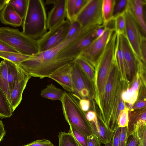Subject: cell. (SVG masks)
Segmentation results:
<instances>
[{"label":"cell","mask_w":146,"mask_h":146,"mask_svg":"<svg viewBox=\"0 0 146 146\" xmlns=\"http://www.w3.org/2000/svg\"><path fill=\"white\" fill-rule=\"evenodd\" d=\"M129 108L126 107L119 113L117 119L118 127L120 128L127 126L129 122Z\"/></svg>","instance_id":"d6a6232c"},{"label":"cell","mask_w":146,"mask_h":146,"mask_svg":"<svg viewBox=\"0 0 146 146\" xmlns=\"http://www.w3.org/2000/svg\"><path fill=\"white\" fill-rule=\"evenodd\" d=\"M69 132L72 133L82 146H87V137L73 125H70Z\"/></svg>","instance_id":"e575fe53"},{"label":"cell","mask_w":146,"mask_h":146,"mask_svg":"<svg viewBox=\"0 0 146 146\" xmlns=\"http://www.w3.org/2000/svg\"><path fill=\"white\" fill-rule=\"evenodd\" d=\"M124 15L125 23V36L135 53L141 60L140 44L141 38L144 35L128 3Z\"/></svg>","instance_id":"30bf717a"},{"label":"cell","mask_w":146,"mask_h":146,"mask_svg":"<svg viewBox=\"0 0 146 146\" xmlns=\"http://www.w3.org/2000/svg\"><path fill=\"white\" fill-rule=\"evenodd\" d=\"M58 0H46V1L45 3L47 5L52 4L54 5Z\"/></svg>","instance_id":"f5cc1de1"},{"label":"cell","mask_w":146,"mask_h":146,"mask_svg":"<svg viewBox=\"0 0 146 146\" xmlns=\"http://www.w3.org/2000/svg\"><path fill=\"white\" fill-rule=\"evenodd\" d=\"M87 0H76L74 6V15L75 18L82 9Z\"/></svg>","instance_id":"f6af8a7d"},{"label":"cell","mask_w":146,"mask_h":146,"mask_svg":"<svg viewBox=\"0 0 146 146\" xmlns=\"http://www.w3.org/2000/svg\"><path fill=\"white\" fill-rule=\"evenodd\" d=\"M72 80L74 90L72 95L79 100L80 92L84 89H87L91 94L92 93V84L79 66L74 62L73 64Z\"/></svg>","instance_id":"4fadbf2b"},{"label":"cell","mask_w":146,"mask_h":146,"mask_svg":"<svg viewBox=\"0 0 146 146\" xmlns=\"http://www.w3.org/2000/svg\"><path fill=\"white\" fill-rule=\"evenodd\" d=\"M86 118L89 122H91L96 127L98 125V119L96 113L94 111H90L85 114Z\"/></svg>","instance_id":"b9f144b4"},{"label":"cell","mask_w":146,"mask_h":146,"mask_svg":"<svg viewBox=\"0 0 146 146\" xmlns=\"http://www.w3.org/2000/svg\"><path fill=\"white\" fill-rule=\"evenodd\" d=\"M79 100L78 103L82 110L84 112L88 111L90 106V102L89 100L85 98L81 99Z\"/></svg>","instance_id":"7dc6e473"},{"label":"cell","mask_w":146,"mask_h":146,"mask_svg":"<svg viewBox=\"0 0 146 146\" xmlns=\"http://www.w3.org/2000/svg\"><path fill=\"white\" fill-rule=\"evenodd\" d=\"M80 68L84 73L93 85L95 77V70L94 67L82 57L79 56L74 62Z\"/></svg>","instance_id":"d4e9b609"},{"label":"cell","mask_w":146,"mask_h":146,"mask_svg":"<svg viewBox=\"0 0 146 146\" xmlns=\"http://www.w3.org/2000/svg\"><path fill=\"white\" fill-rule=\"evenodd\" d=\"M126 146H141L137 131L127 138Z\"/></svg>","instance_id":"ab89813d"},{"label":"cell","mask_w":146,"mask_h":146,"mask_svg":"<svg viewBox=\"0 0 146 146\" xmlns=\"http://www.w3.org/2000/svg\"><path fill=\"white\" fill-rule=\"evenodd\" d=\"M59 146H82L73 134L60 131L58 133Z\"/></svg>","instance_id":"83f0119b"},{"label":"cell","mask_w":146,"mask_h":146,"mask_svg":"<svg viewBox=\"0 0 146 146\" xmlns=\"http://www.w3.org/2000/svg\"><path fill=\"white\" fill-rule=\"evenodd\" d=\"M137 132L141 146H146V125L140 127Z\"/></svg>","instance_id":"74e56055"},{"label":"cell","mask_w":146,"mask_h":146,"mask_svg":"<svg viewBox=\"0 0 146 146\" xmlns=\"http://www.w3.org/2000/svg\"><path fill=\"white\" fill-rule=\"evenodd\" d=\"M31 57L18 53L0 51V58L17 64L29 59Z\"/></svg>","instance_id":"f1b7e54d"},{"label":"cell","mask_w":146,"mask_h":146,"mask_svg":"<svg viewBox=\"0 0 146 146\" xmlns=\"http://www.w3.org/2000/svg\"><path fill=\"white\" fill-rule=\"evenodd\" d=\"M90 125L93 133L98 136L101 144H104L111 141L114 133L107 129L99 119L97 127L91 124Z\"/></svg>","instance_id":"7402d4cb"},{"label":"cell","mask_w":146,"mask_h":146,"mask_svg":"<svg viewBox=\"0 0 146 146\" xmlns=\"http://www.w3.org/2000/svg\"><path fill=\"white\" fill-rule=\"evenodd\" d=\"M0 51L18 53L15 50L9 46L0 41Z\"/></svg>","instance_id":"681fc988"},{"label":"cell","mask_w":146,"mask_h":146,"mask_svg":"<svg viewBox=\"0 0 146 146\" xmlns=\"http://www.w3.org/2000/svg\"><path fill=\"white\" fill-rule=\"evenodd\" d=\"M64 91L50 84L42 90L40 95L42 97L52 100L60 101L63 97Z\"/></svg>","instance_id":"cb8c5ba5"},{"label":"cell","mask_w":146,"mask_h":146,"mask_svg":"<svg viewBox=\"0 0 146 146\" xmlns=\"http://www.w3.org/2000/svg\"><path fill=\"white\" fill-rule=\"evenodd\" d=\"M73 63L65 65L58 68L48 77L60 85L69 92H74L72 80Z\"/></svg>","instance_id":"5bb4252c"},{"label":"cell","mask_w":146,"mask_h":146,"mask_svg":"<svg viewBox=\"0 0 146 146\" xmlns=\"http://www.w3.org/2000/svg\"><path fill=\"white\" fill-rule=\"evenodd\" d=\"M0 21L4 25L17 27L22 25L23 19L9 3L0 12Z\"/></svg>","instance_id":"d6986e66"},{"label":"cell","mask_w":146,"mask_h":146,"mask_svg":"<svg viewBox=\"0 0 146 146\" xmlns=\"http://www.w3.org/2000/svg\"><path fill=\"white\" fill-rule=\"evenodd\" d=\"M87 146H101V143L98 137L95 134L93 133L87 137Z\"/></svg>","instance_id":"7bdbcfd3"},{"label":"cell","mask_w":146,"mask_h":146,"mask_svg":"<svg viewBox=\"0 0 146 146\" xmlns=\"http://www.w3.org/2000/svg\"><path fill=\"white\" fill-rule=\"evenodd\" d=\"M120 127H118L114 131L111 141V146H119V135Z\"/></svg>","instance_id":"c3c4849f"},{"label":"cell","mask_w":146,"mask_h":146,"mask_svg":"<svg viewBox=\"0 0 146 146\" xmlns=\"http://www.w3.org/2000/svg\"><path fill=\"white\" fill-rule=\"evenodd\" d=\"M8 66V61L3 60L0 62V88L4 92L10 102V93L7 80Z\"/></svg>","instance_id":"603a6c76"},{"label":"cell","mask_w":146,"mask_h":146,"mask_svg":"<svg viewBox=\"0 0 146 146\" xmlns=\"http://www.w3.org/2000/svg\"><path fill=\"white\" fill-rule=\"evenodd\" d=\"M128 0H115L114 6L113 16L115 17L125 10Z\"/></svg>","instance_id":"8d00e7d4"},{"label":"cell","mask_w":146,"mask_h":146,"mask_svg":"<svg viewBox=\"0 0 146 146\" xmlns=\"http://www.w3.org/2000/svg\"><path fill=\"white\" fill-rule=\"evenodd\" d=\"M76 0H66V18L70 23L75 20L74 6Z\"/></svg>","instance_id":"d590c367"},{"label":"cell","mask_w":146,"mask_h":146,"mask_svg":"<svg viewBox=\"0 0 146 146\" xmlns=\"http://www.w3.org/2000/svg\"><path fill=\"white\" fill-rule=\"evenodd\" d=\"M63 114L69 125H72L87 137L93 134L89 122L85 114L80 108L78 102L70 93L64 91L60 100Z\"/></svg>","instance_id":"5b68a950"},{"label":"cell","mask_w":146,"mask_h":146,"mask_svg":"<svg viewBox=\"0 0 146 146\" xmlns=\"http://www.w3.org/2000/svg\"><path fill=\"white\" fill-rule=\"evenodd\" d=\"M115 0H102V13L104 25L114 17L113 12Z\"/></svg>","instance_id":"4316f807"},{"label":"cell","mask_w":146,"mask_h":146,"mask_svg":"<svg viewBox=\"0 0 146 146\" xmlns=\"http://www.w3.org/2000/svg\"><path fill=\"white\" fill-rule=\"evenodd\" d=\"M124 11L114 17L115 31L118 35L125 36V23Z\"/></svg>","instance_id":"1f68e13d"},{"label":"cell","mask_w":146,"mask_h":146,"mask_svg":"<svg viewBox=\"0 0 146 146\" xmlns=\"http://www.w3.org/2000/svg\"><path fill=\"white\" fill-rule=\"evenodd\" d=\"M28 0H10L9 3L23 20L26 11Z\"/></svg>","instance_id":"4dcf8cb0"},{"label":"cell","mask_w":146,"mask_h":146,"mask_svg":"<svg viewBox=\"0 0 146 146\" xmlns=\"http://www.w3.org/2000/svg\"><path fill=\"white\" fill-rule=\"evenodd\" d=\"M81 31V28L80 23L76 20H74L70 23L65 40L79 34Z\"/></svg>","instance_id":"836d02e7"},{"label":"cell","mask_w":146,"mask_h":146,"mask_svg":"<svg viewBox=\"0 0 146 146\" xmlns=\"http://www.w3.org/2000/svg\"><path fill=\"white\" fill-rule=\"evenodd\" d=\"M118 35L125 63L127 80L128 82H130L133 80L138 70H144L146 64L135 53L126 37L123 35Z\"/></svg>","instance_id":"7c38bea8"},{"label":"cell","mask_w":146,"mask_h":146,"mask_svg":"<svg viewBox=\"0 0 146 146\" xmlns=\"http://www.w3.org/2000/svg\"><path fill=\"white\" fill-rule=\"evenodd\" d=\"M47 16L42 0H28L26 11L22 24V32L36 40L47 32Z\"/></svg>","instance_id":"3957f363"},{"label":"cell","mask_w":146,"mask_h":146,"mask_svg":"<svg viewBox=\"0 0 146 146\" xmlns=\"http://www.w3.org/2000/svg\"><path fill=\"white\" fill-rule=\"evenodd\" d=\"M115 31L113 29L105 27L103 34L94 39L82 50L79 56L84 59L95 69L99 59Z\"/></svg>","instance_id":"9c48e42d"},{"label":"cell","mask_w":146,"mask_h":146,"mask_svg":"<svg viewBox=\"0 0 146 146\" xmlns=\"http://www.w3.org/2000/svg\"><path fill=\"white\" fill-rule=\"evenodd\" d=\"M117 34L114 32L95 68L94 84L96 101L100 111L105 87L115 59Z\"/></svg>","instance_id":"7a4b0ae2"},{"label":"cell","mask_w":146,"mask_h":146,"mask_svg":"<svg viewBox=\"0 0 146 146\" xmlns=\"http://www.w3.org/2000/svg\"><path fill=\"white\" fill-rule=\"evenodd\" d=\"M103 146H111V142L105 143Z\"/></svg>","instance_id":"db71d44e"},{"label":"cell","mask_w":146,"mask_h":146,"mask_svg":"<svg viewBox=\"0 0 146 146\" xmlns=\"http://www.w3.org/2000/svg\"><path fill=\"white\" fill-rule=\"evenodd\" d=\"M22 146H55L51 141L46 139H38Z\"/></svg>","instance_id":"f35d334b"},{"label":"cell","mask_w":146,"mask_h":146,"mask_svg":"<svg viewBox=\"0 0 146 146\" xmlns=\"http://www.w3.org/2000/svg\"><path fill=\"white\" fill-rule=\"evenodd\" d=\"M140 52L142 61L146 64V39L145 36H143L140 44Z\"/></svg>","instance_id":"60d3db41"},{"label":"cell","mask_w":146,"mask_h":146,"mask_svg":"<svg viewBox=\"0 0 146 146\" xmlns=\"http://www.w3.org/2000/svg\"><path fill=\"white\" fill-rule=\"evenodd\" d=\"M13 112L7 97L0 88V118H9L12 115Z\"/></svg>","instance_id":"484cf974"},{"label":"cell","mask_w":146,"mask_h":146,"mask_svg":"<svg viewBox=\"0 0 146 146\" xmlns=\"http://www.w3.org/2000/svg\"><path fill=\"white\" fill-rule=\"evenodd\" d=\"M70 22L67 20L49 30L37 40L40 52L58 46L65 40Z\"/></svg>","instance_id":"8fae6325"},{"label":"cell","mask_w":146,"mask_h":146,"mask_svg":"<svg viewBox=\"0 0 146 146\" xmlns=\"http://www.w3.org/2000/svg\"><path fill=\"white\" fill-rule=\"evenodd\" d=\"M0 41L23 54L31 56L40 52L37 40L17 29L0 27Z\"/></svg>","instance_id":"277c9868"},{"label":"cell","mask_w":146,"mask_h":146,"mask_svg":"<svg viewBox=\"0 0 146 146\" xmlns=\"http://www.w3.org/2000/svg\"><path fill=\"white\" fill-rule=\"evenodd\" d=\"M5 125L2 121L0 120V143L3 139L5 135L6 131L5 129Z\"/></svg>","instance_id":"f907efd6"},{"label":"cell","mask_w":146,"mask_h":146,"mask_svg":"<svg viewBox=\"0 0 146 146\" xmlns=\"http://www.w3.org/2000/svg\"><path fill=\"white\" fill-rule=\"evenodd\" d=\"M120 78L115 58L105 87L101 110L98 116V119L110 130L113 100Z\"/></svg>","instance_id":"8992f818"},{"label":"cell","mask_w":146,"mask_h":146,"mask_svg":"<svg viewBox=\"0 0 146 146\" xmlns=\"http://www.w3.org/2000/svg\"><path fill=\"white\" fill-rule=\"evenodd\" d=\"M127 127L120 128V132L119 135V146H126L127 138Z\"/></svg>","instance_id":"ee69618b"},{"label":"cell","mask_w":146,"mask_h":146,"mask_svg":"<svg viewBox=\"0 0 146 146\" xmlns=\"http://www.w3.org/2000/svg\"><path fill=\"white\" fill-rule=\"evenodd\" d=\"M139 94V91L132 90L130 88L122 90L121 95L122 100L129 106H132L136 102Z\"/></svg>","instance_id":"f546056e"},{"label":"cell","mask_w":146,"mask_h":146,"mask_svg":"<svg viewBox=\"0 0 146 146\" xmlns=\"http://www.w3.org/2000/svg\"><path fill=\"white\" fill-rule=\"evenodd\" d=\"M146 125V111L145 108L129 114V122L127 127L126 137L136 132L141 127Z\"/></svg>","instance_id":"2e32d148"},{"label":"cell","mask_w":146,"mask_h":146,"mask_svg":"<svg viewBox=\"0 0 146 146\" xmlns=\"http://www.w3.org/2000/svg\"><path fill=\"white\" fill-rule=\"evenodd\" d=\"M146 106L145 98L139 100L132 106L131 108V111H132L134 110L143 109L145 108Z\"/></svg>","instance_id":"bcb514c9"},{"label":"cell","mask_w":146,"mask_h":146,"mask_svg":"<svg viewBox=\"0 0 146 146\" xmlns=\"http://www.w3.org/2000/svg\"><path fill=\"white\" fill-rule=\"evenodd\" d=\"M31 76L26 74L16 83L10 94V104L13 111L20 104L23 91Z\"/></svg>","instance_id":"e0dca14e"},{"label":"cell","mask_w":146,"mask_h":146,"mask_svg":"<svg viewBox=\"0 0 146 146\" xmlns=\"http://www.w3.org/2000/svg\"><path fill=\"white\" fill-rule=\"evenodd\" d=\"M101 25L81 30L80 35L59 53L58 60L63 65L74 62L82 50L96 38L97 30Z\"/></svg>","instance_id":"52a82bcc"},{"label":"cell","mask_w":146,"mask_h":146,"mask_svg":"<svg viewBox=\"0 0 146 146\" xmlns=\"http://www.w3.org/2000/svg\"><path fill=\"white\" fill-rule=\"evenodd\" d=\"M10 0H0V12L9 3Z\"/></svg>","instance_id":"816d5d0a"},{"label":"cell","mask_w":146,"mask_h":146,"mask_svg":"<svg viewBox=\"0 0 146 146\" xmlns=\"http://www.w3.org/2000/svg\"><path fill=\"white\" fill-rule=\"evenodd\" d=\"M146 0H128V4L139 24L143 35L146 36V24L144 14Z\"/></svg>","instance_id":"ac0fdd59"},{"label":"cell","mask_w":146,"mask_h":146,"mask_svg":"<svg viewBox=\"0 0 146 146\" xmlns=\"http://www.w3.org/2000/svg\"><path fill=\"white\" fill-rule=\"evenodd\" d=\"M115 59L121 80L123 82L128 83L125 60L119 36L117 34L115 47Z\"/></svg>","instance_id":"ffe728a7"},{"label":"cell","mask_w":146,"mask_h":146,"mask_svg":"<svg viewBox=\"0 0 146 146\" xmlns=\"http://www.w3.org/2000/svg\"><path fill=\"white\" fill-rule=\"evenodd\" d=\"M80 34L65 40L56 47L40 52L17 65L22 70L31 77L40 79L48 78L55 71L64 66L57 60V57L59 53Z\"/></svg>","instance_id":"6da1fadb"},{"label":"cell","mask_w":146,"mask_h":146,"mask_svg":"<svg viewBox=\"0 0 146 146\" xmlns=\"http://www.w3.org/2000/svg\"><path fill=\"white\" fill-rule=\"evenodd\" d=\"M8 62L7 80L10 93L18 81L27 74L22 70L17 64Z\"/></svg>","instance_id":"44dd1931"},{"label":"cell","mask_w":146,"mask_h":146,"mask_svg":"<svg viewBox=\"0 0 146 146\" xmlns=\"http://www.w3.org/2000/svg\"><path fill=\"white\" fill-rule=\"evenodd\" d=\"M66 0H58L48 12L47 27L49 30L62 23L66 18Z\"/></svg>","instance_id":"9a60e30c"},{"label":"cell","mask_w":146,"mask_h":146,"mask_svg":"<svg viewBox=\"0 0 146 146\" xmlns=\"http://www.w3.org/2000/svg\"><path fill=\"white\" fill-rule=\"evenodd\" d=\"M102 0H87L75 18L81 30L103 25L102 13Z\"/></svg>","instance_id":"ba28073f"}]
</instances>
